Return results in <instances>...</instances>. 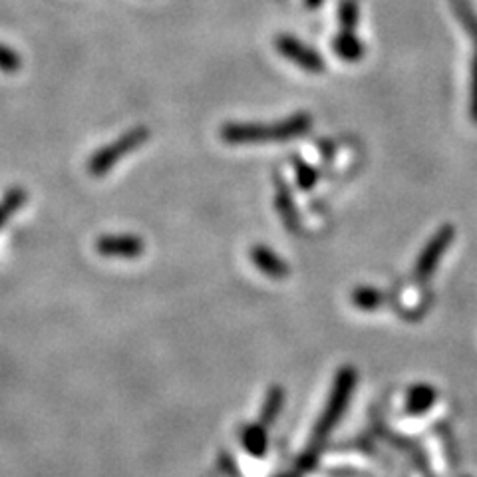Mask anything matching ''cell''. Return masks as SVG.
I'll use <instances>...</instances> for the list:
<instances>
[{
  "instance_id": "ba28073f",
  "label": "cell",
  "mask_w": 477,
  "mask_h": 477,
  "mask_svg": "<svg viewBox=\"0 0 477 477\" xmlns=\"http://www.w3.org/2000/svg\"><path fill=\"white\" fill-rule=\"evenodd\" d=\"M453 15L460 20V25L468 30V35L473 42V48H477V15L470 0H450Z\"/></svg>"
},
{
  "instance_id": "30bf717a",
  "label": "cell",
  "mask_w": 477,
  "mask_h": 477,
  "mask_svg": "<svg viewBox=\"0 0 477 477\" xmlns=\"http://www.w3.org/2000/svg\"><path fill=\"white\" fill-rule=\"evenodd\" d=\"M22 68V58L20 54L10 50L5 44H0V72L6 74H15Z\"/></svg>"
},
{
  "instance_id": "3957f363",
  "label": "cell",
  "mask_w": 477,
  "mask_h": 477,
  "mask_svg": "<svg viewBox=\"0 0 477 477\" xmlns=\"http://www.w3.org/2000/svg\"><path fill=\"white\" fill-rule=\"evenodd\" d=\"M276 50H279L281 57L295 62L298 68L305 70V72L323 74L325 68H327L325 60L318 52H315L313 48H308L306 44H303L301 40H296L293 36L285 35V36L276 38Z\"/></svg>"
},
{
  "instance_id": "8fae6325",
  "label": "cell",
  "mask_w": 477,
  "mask_h": 477,
  "mask_svg": "<svg viewBox=\"0 0 477 477\" xmlns=\"http://www.w3.org/2000/svg\"><path fill=\"white\" fill-rule=\"evenodd\" d=\"M338 15H340V22H342L344 30H350V32H352V28L357 26V22H358L357 5L350 3V0H344V3L340 5Z\"/></svg>"
},
{
  "instance_id": "5b68a950",
  "label": "cell",
  "mask_w": 477,
  "mask_h": 477,
  "mask_svg": "<svg viewBox=\"0 0 477 477\" xmlns=\"http://www.w3.org/2000/svg\"><path fill=\"white\" fill-rule=\"evenodd\" d=\"M451 239H453V227L451 225L441 227L436 233L434 239L428 243V247L424 249V253H421V257L418 261V267H416L418 276H421V279H424V276H428L431 271H434V267L438 264L443 251L450 247Z\"/></svg>"
},
{
  "instance_id": "52a82bcc",
  "label": "cell",
  "mask_w": 477,
  "mask_h": 477,
  "mask_svg": "<svg viewBox=\"0 0 477 477\" xmlns=\"http://www.w3.org/2000/svg\"><path fill=\"white\" fill-rule=\"evenodd\" d=\"M251 259L253 263L257 264V267L263 271V273H267L271 276H285L286 275V267H285V263L276 257V254L269 249H264V247H254L251 251Z\"/></svg>"
},
{
  "instance_id": "6da1fadb",
  "label": "cell",
  "mask_w": 477,
  "mask_h": 477,
  "mask_svg": "<svg viewBox=\"0 0 477 477\" xmlns=\"http://www.w3.org/2000/svg\"><path fill=\"white\" fill-rule=\"evenodd\" d=\"M313 128V118L308 114H295L273 124H225L219 136L229 146H253V143L286 141L306 136Z\"/></svg>"
},
{
  "instance_id": "7c38bea8",
  "label": "cell",
  "mask_w": 477,
  "mask_h": 477,
  "mask_svg": "<svg viewBox=\"0 0 477 477\" xmlns=\"http://www.w3.org/2000/svg\"><path fill=\"white\" fill-rule=\"evenodd\" d=\"M470 114L472 119L477 124V48H475V57L472 62V92H470Z\"/></svg>"
},
{
  "instance_id": "9c48e42d",
  "label": "cell",
  "mask_w": 477,
  "mask_h": 477,
  "mask_svg": "<svg viewBox=\"0 0 477 477\" xmlns=\"http://www.w3.org/2000/svg\"><path fill=\"white\" fill-rule=\"evenodd\" d=\"M26 202V193L25 190H10L6 195H5V202L0 203V227H3L6 223V219L16 213V211L25 205Z\"/></svg>"
},
{
  "instance_id": "277c9868",
  "label": "cell",
  "mask_w": 477,
  "mask_h": 477,
  "mask_svg": "<svg viewBox=\"0 0 477 477\" xmlns=\"http://www.w3.org/2000/svg\"><path fill=\"white\" fill-rule=\"evenodd\" d=\"M96 249L102 257L138 259L146 249V243L136 235H104L96 241Z\"/></svg>"
},
{
  "instance_id": "5bb4252c",
  "label": "cell",
  "mask_w": 477,
  "mask_h": 477,
  "mask_svg": "<svg viewBox=\"0 0 477 477\" xmlns=\"http://www.w3.org/2000/svg\"><path fill=\"white\" fill-rule=\"evenodd\" d=\"M306 3H308V6H320V5H323V0H306Z\"/></svg>"
},
{
  "instance_id": "7a4b0ae2",
  "label": "cell",
  "mask_w": 477,
  "mask_h": 477,
  "mask_svg": "<svg viewBox=\"0 0 477 477\" xmlns=\"http://www.w3.org/2000/svg\"><path fill=\"white\" fill-rule=\"evenodd\" d=\"M148 140H150V130L146 126H140L136 130L128 131V134L118 138L116 141L108 143L106 148L98 150L90 158V161H88V171H90L94 177L106 175L121 158H124V155L136 151Z\"/></svg>"
},
{
  "instance_id": "8992f818",
  "label": "cell",
  "mask_w": 477,
  "mask_h": 477,
  "mask_svg": "<svg viewBox=\"0 0 477 477\" xmlns=\"http://www.w3.org/2000/svg\"><path fill=\"white\" fill-rule=\"evenodd\" d=\"M332 50H335L338 57L347 62H357L364 57L362 42L348 30H344L340 36L332 40Z\"/></svg>"
},
{
  "instance_id": "4fadbf2b",
  "label": "cell",
  "mask_w": 477,
  "mask_h": 477,
  "mask_svg": "<svg viewBox=\"0 0 477 477\" xmlns=\"http://www.w3.org/2000/svg\"><path fill=\"white\" fill-rule=\"evenodd\" d=\"M296 173H298V185L303 187V190H310V187H313L316 183V173L306 168V165H296Z\"/></svg>"
}]
</instances>
